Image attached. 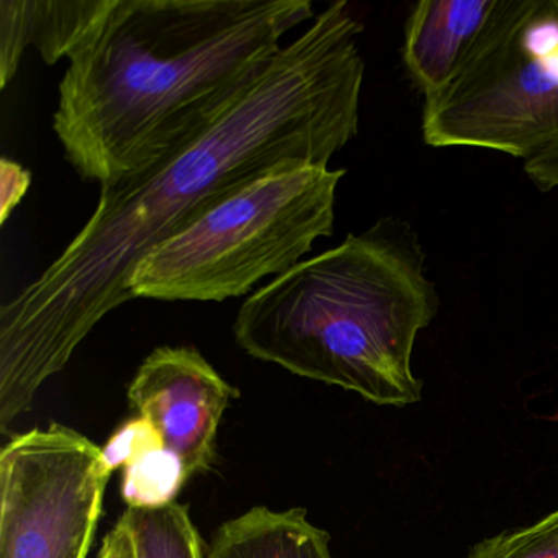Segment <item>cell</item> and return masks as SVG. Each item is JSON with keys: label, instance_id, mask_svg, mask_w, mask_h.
Wrapping results in <instances>:
<instances>
[{"label": "cell", "instance_id": "obj_1", "mask_svg": "<svg viewBox=\"0 0 558 558\" xmlns=\"http://www.w3.org/2000/svg\"><path fill=\"white\" fill-rule=\"evenodd\" d=\"M362 32L348 2H332L201 135L100 187L83 230L0 308L2 433L87 335L132 300L126 283L148 251L254 179L283 166H329L357 136Z\"/></svg>", "mask_w": 558, "mask_h": 558}, {"label": "cell", "instance_id": "obj_2", "mask_svg": "<svg viewBox=\"0 0 558 558\" xmlns=\"http://www.w3.org/2000/svg\"><path fill=\"white\" fill-rule=\"evenodd\" d=\"M310 0H99L60 83L74 171L116 184L201 135L315 19Z\"/></svg>", "mask_w": 558, "mask_h": 558}, {"label": "cell", "instance_id": "obj_3", "mask_svg": "<svg viewBox=\"0 0 558 558\" xmlns=\"http://www.w3.org/2000/svg\"><path fill=\"white\" fill-rule=\"evenodd\" d=\"M440 308L426 253L403 218L384 217L250 295L234 341L251 357L380 407L423 397L417 335Z\"/></svg>", "mask_w": 558, "mask_h": 558}, {"label": "cell", "instance_id": "obj_4", "mask_svg": "<svg viewBox=\"0 0 558 558\" xmlns=\"http://www.w3.org/2000/svg\"><path fill=\"white\" fill-rule=\"evenodd\" d=\"M344 175L329 166L290 165L254 179L148 251L126 283L130 299L225 302L283 276L335 233Z\"/></svg>", "mask_w": 558, "mask_h": 558}, {"label": "cell", "instance_id": "obj_5", "mask_svg": "<svg viewBox=\"0 0 558 558\" xmlns=\"http://www.w3.org/2000/svg\"><path fill=\"white\" fill-rule=\"evenodd\" d=\"M430 148H478L531 161L558 143V0H502L462 73L424 99Z\"/></svg>", "mask_w": 558, "mask_h": 558}, {"label": "cell", "instance_id": "obj_6", "mask_svg": "<svg viewBox=\"0 0 558 558\" xmlns=\"http://www.w3.org/2000/svg\"><path fill=\"white\" fill-rule=\"evenodd\" d=\"M112 473L64 424L15 434L0 452V558H87Z\"/></svg>", "mask_w": 558, "mask_h": 558}, {"label": "cell", "instance_id": "obj_7", "mask_svg": "<svg viewBox=\"0 0 558 558\" xmlns=\"http://www.w3.org/2000/svg\"><path fill=\"white\" fill-rule=\"evenodd\" d=\"M240 391L195 348L162 345L143 361L129 385L130 407L161 433L189 475L205 473L217 456V433Z\"/></svg>", "mask_w": 558, "mask_h": 558}, {"label": "cell", "instance_id": "obj_8", "mask_svg": "<svg viewBox=\"0 0 558 558\" xmlns=\"http://www.w3.org/2000/svg\"><path fill=\"white\" fill-rule=\"evenodd\" d=\"M502 0H421L407 24L401 57L424 99L446 89L472 60Z\"/></svg>", "mask_w": 558, "mask_h": 558}, {"label": "cell", "instance_id": "obj_9", "mask_svg": "<svg viewBox=\"0 0 558 558\" xmlns=\"http://www.w3.org/2000/svg\"><path fill=\"white\" fill-rule=\"evenodd\" d=\"M99 0H0V87L17 74L25 48L47 64L68 60Z\"/></svg>", "mask_w": 558, "mask_h": 558}, {"label": "cell", "instance_id": "obj_10", "mask_svg": "<svg viewBox=\"0 0 558 558\" xmlns=\"http://www.w3.org/2000/svg\"><path fill=\"white\" fill-rule=\"evenodd\" d=\"M329 541L305 508L276 512L254 506L218 527L205 558H335Z\"/></svg>", "mask_w": 558, "mask_h": 558}, {"label": "cell", "instance_id": "obj_11", "mask_svg": "<svg viewBox=\"0 0 558 558\" xmlns=\"http://www.w3.org/2000/svg\"><path fill=\"white\" fill-rule=\"evenodd\" d=\"M122 518L135 538L138 558H205L204 541L187 506L129 508Z\"/></svg>", "mask_w": 558, "mask_h": 558}, {"label": "cell", "instance_id": "obj_12", "mask_svg": "<svg viewBox=\"0 0 558 558\" xmlns=\"http://www.w3.org/2000/svg\"><path fill=\"white\" fill-rule=\"evenodd\" d=\"M122 470V498L133 509L172 505L191 478L184 460L166 446L140 453Z\"/></svg>", "mask_w": 558, "mask_h": 558}, {"label": "cell", "instance_id": "obj_13", "mask_svg": "<svg viewBox=\"0 0 558 558\" xmlns=\"http://www.w3.org/2000/svg\"><path fill=\"white\" fill-rule=\"evenodd\" d=\"M465 558H558V509L534 524L478 542Z\"/></svg>", "mask_w": 558, "mask_h": 558}, {"label": "cell", "instance_id": "obj_14", "mask_svg": "<svg viewBox=\"0 0 558 558\" xmlns=\"http://www.w3.org/2000/svg\"><path fill=\"white\" fill-rule=\"evenodd\" d=\"M165 446L161 433L146 417L135 416L120 424L100 450L104 465L113 473L140 453Z\"/></svg>", "mask_w": 558, "mask_h": 558}, {"label": "cell", "instance_id": "obj_15", "mask_svg": "<svg viewBox=\"0 0 558 558\" xmlns=\"http://www.w3.org/2000/svg\"><path fill=\"white\" fill-rule=\"evenodd\" d=\"M32 184L28 169L9 158L0 159V225L8 223L12 211L19 207Z\"/></svg>", "mask_w": 558, "mask_h": 558}, {"label": "cell", "instance_id": "obj_16", "mask_svg": "<svg viewBox=\"0 0 558 558\" xmlns=\"http://www.w3.org/2000/svg\"><path fill=\"white\" fill-rule=\"evenodd\" d=\"M524 172L538 191L558 189V143L537 158L525 161Z\"/></svg>", "mask_w": 558, "mask_h": 558}, {"label": "cell", "instance_id": "obj_17", "mask_svg": "<svg viewBox=\"0 0 558 558\" xmlns=\"http://www.w3.org/2000/svg\"><path fill=\"white\" fill-rule=\"evenodd\" d=\"M97 558H138L135 538L123 518H120V521L110 529L109 534L104 538Z\"/></svg>", "mask_w": 558, "mask_h": 558}]
</instances>
